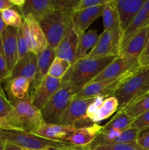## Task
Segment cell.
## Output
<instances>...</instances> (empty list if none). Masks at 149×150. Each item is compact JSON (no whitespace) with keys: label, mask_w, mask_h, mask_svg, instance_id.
Masks as SVG:
<instances>
[{"label":"cell","mask_w":149,"mask_h":150,"mask_svg":"<svg viewBox=\"0 0 149 150\" xmlns=\"http://www.w3.org/2000/svg\"><path fill=\"white\" fill-rule=\"evenodd\" d=\"M6 24L4 23V21H3L2 16H1V11H0V36H1V33L3 32V31L4 30V29L6 28Z\"/></svg>","instance_id":"cell-45"},{"label":"cell","mask_w":149,"mask_h":150,"mask_svg":"<svg viewBox=\"0 0 149 150\" xmlns=\"http://www.w3.org/2000/svg\"><path fill=\"white\" fill-rule=\"evenodd\" d=\"M61 83V79H55L46 75L34 91L33 95L31 96L33 105L38 109H42L53 95L58 91Z\"/></svg>","instance_id":"cell-14"},{"label":"cell","mask_w":149,"mask_h":150,"mask_svg":"<svg viewBox=\"0 0 149 150\" xmlns=\"http://www.w3.org/2000/svg\"><path fill=\"white\" fill-rule=\"evenodd\" d=\"M10 103L15 111L18 125L20 130L34 133L45 123L40 110L33 105L29 95L23 99L14 100Z\"/></svg>","instance_id":"cell-6"},{"label":"cell","mask_w":149,"mask_h":150,"mask_svg":"<svg viewBox=\"0 0 149 150\" xmlns=\"http://www.w3.org/2000/svg\"><path fill=\"white\" fill-rule=\"evenodd\" d=\"M21 27L29 51L37 55L48 46V42L43 31L37 21L32 16H23Z\"/></svg>","instance_id":"cell-9"},{"label":"cell","mask_w":149,"mask_h":150,"mask_svg":"<svg viewBox=\"0 0 149 150\" xmlns=\"http://www.w3.org/2000/svg\"><path fill=\"white\" fill-rule=\"evenodd\" d=\"M82 150H83V149H82Z\"/></svg>","instance_id":"cell-52"},{"label":"cell","mask_w":149,"mask_h":150,"mask_svg":"<svg viewBox=\"0 0 149 150\" xmlns=\"http://www.w3.org/2000/svg\"><path fill=\"white\" fill-rule=\"evenodd\" d=\"M74 149H76V148H74ZM46 150H71V149H56V148H50V149H48Z\"/></svg>","instance_id":"cell-48"},{"label":"cell","mask_w":149,"mask_h":150,"mask_svg":"<svg viewBox=\"0 0 149 150\" xmlns=\"http://www.w3.org/2000/svg\"><path fill=\"white\" fill-rule=\"evenodd\" d=\"M23 150H34V149H23Z\"/></svg>","instance_id":"cell-50"},{"label":"cell","mask_w":149,"mask_h":150,"mask_svg":"<svg viewBox=\"0 0 149 150\" xmlns=\"http://www.w3.org/2000/svg\"><path fill=\"white\" fill-rule=\"evenodd\" d=\"M93 98H74L72 100L60 120L59 125H72L76 128L93 124L86 117V111Z\"/></svg>","instance_id":"cell-7"},{"label":"cell","mask_w":149,"mask_h":150,"mask_svg":"<svg viewBox=\"0 0 149 150\" xmlns=\"http://www.w3.org/2000/svg\"><path fill=\"white\" fill-rule=\"evenodd\" d=\"M6 142L0 137V150H4V147H5Z\"/></svg>","instance_id":"cell-46"},{"label":"cell","mask_w":149,"mask_h":150,"mask_svg":"<svg viewBox=\"0 0 149 150\" xmlns=\"http://www.w3.org/2000/svg\"><path fill=\"white\" fill-rule=\"evenodd\" d=\"M123 110L134 120L141 114L149 111V93L134 100Z\"/></svg>","instance_id":"cell-30"},{"label":"cell","mask_w":149,"mask_h":150,"mask_svg":"<svg viewBox=\"0 0 149 150\" xmlns=\"http://www.w3.org/2000/svg\"><path fill=\"white\" fill-rule=\"evenodd\" d=\"M0 95H2L3 97H5V98H7V95H6L5 92H4V90L3 89L2 86H1V83H0Z\"/></svg>","instance_id":"cell-47"},{"label":"cell","mask_w":149,"mask_h":150,"mask_svg":"<svg viewBox=\"0 0 149 150\" xmlns=\"http://www.w3.org/2000/svg\"><path fill=\"white\" fill-rule=\"evenodd\" d=\"M17 43H18V60L22 58L24 55H26L29 52L28 45L23 35L22 27L18 28L17 35Z\"/></svg>","instance_id":"cell-37"},{"label":"cell","mask_w":149,"mask_h":150,"mask_svg":"<svg viewBox=\"0 0 149 150\" xmlns=\"http://www.w3.org/2000/svg\"><path fill=\"white\" fill-rule=\"evenodd\" d=\"M139 67L140 65L137 59L118 55L115 59L108 67H105L91 82H97L106 79L118 78L128 72L134 70Z\"/></svg>","instance_id":"cell-12"},{"label":"cell","mask_w":149,"mask_h":150,"mask_svg":"<svg viewBox=\"0 0 149 150\" xmlns=\"http://www.w3.org/2000/svg\"><path fill=\"white\" fill-rule=\"evenodd\" d=\"M131 127L135 128L140 133L149 130V111L134 119L131 123Z\"/></svg>","instance_id":"cell-35"},{"label":"cell","mask_w":149,"mask_h":150,"mask_svg":"<svg viewBox=\"0 0 149 150\" xmlns=\"http://www.w3.org/2000/svg\"><path fill=\"white\" fill-rule=\"evenodd\" d=\"M78 89L70 82H62L61 86L40 110L46 124L59 125L60 120L68 108Z\"/></svg>","instance_id":"cell-5"},{"label":"cell","mask_w":149,"mask_h":150,"mask_svg":"<svg viewBox=\"0 0 149 150\" xmlns=\"http://www.w3.org/2000/svg\"><path fill=\"white\" fill-rule=\"evenodd\" d=\"M104 4L94 6L81 11L72 13V21L73 29L75 31L78 39L86 32V29L91 25V23H93L98 18L102 16Z\"/></svg>","instance_id":"cell-15"},{"label":"cell","mask_w":149,"mask_h":150,"mask_svg":"<svg viewBox=\"0 0 149 150\" xmlns=\"http://www.w3.org/2000/svg\"><path fill=\"white\" fill-rule=\"evenodd\" d=\"M76 129L77 128L72 125L44 123L34 133L50 140L66 142V140L75 131Z\"/></svg>","instance_id":"cell-22"},{"label":"cell","mask_w":149,"mask_h":150,"mask_svg":"<svg viewBox=\"0 0 149 150\" xmlns=\"http://www.w3.org/2000/svg\"><path fill=\"white\" fill-rule=\"evenodd\" d=\"M140 132L133 127H129L123 132L119 131H100L96 138L91 142L90 144L88 145L83 149L86 150H91L93 148L102 145L116 144L131 143L137 142V138L140 134Z\"/></svg>","instance_id":"cell-11"},{"label":"cell","mask_w":149,"mask_h":150,"mask_svg":"<svg viewBox=\"0 0 149 150\" xmlns=\"http://www.w3.org/2000/svg\"><path fill=\"white\" fill-rule=\"evenodd\" d=\"M149 25V0H145L140 10L131 23L122 32L120 40L119 51L126 45L129 40L136 33ZM119 53V52H118Z\"/></svg>","instance_id":"cell-16"},{"label":"cell","mask_w":149,"mask_h":150,"mask_svg":"<svg viewBox=\"0 0 149 150\" xmlns=\"http://www.w3.org/2000/svg\"><path fill=\"white\" fill-rule=\"evenodd\" d=\"M1 16L6 26L19 28L23 23V17L21 15L13 8L7 9L1 11Z\"/></svg>","instance_id":"cell-33"},{"label":"cell","mask_w":149,"mask_h":150,"mask_svg":"<svg viewBox=\"0 0 149 150\" xmlns=\"http://www.w3.org/2000/svg\"><path fill=\"white\" fill-rule=\"evenodd\" d=\"M20 10L23 16H31L38 21L44 16L56 10L53 0H26Z\"/></svg>","instance_id":"cell-23"},{"label":"cell","mask_w":149,"mask_h":150,"mask_svg":"<svg viewBox=\"0 0 149 150\" xmlns=\"http://www.w3.org/2000/svg\"><path fill=\"white\" fill-rule=\"evenodd\" d=\"M73 150H82V148H80V147H78V148H77V149H73Z\"/></svg>","instance_id":"cell-49"},{"label":"cell","mask_w":149,"mask_h":150,"mask_svg":"<svg viewBox=\"0 0 149 150\" xmlns=\"http://www.w3.org/2000/svg\"><path fill=\"white\" fill-rule=\"evenodd\" d=\"M25 0H0V11H3L7 9L18 7L21 9Z\"/></svg>","instance_id":"cell-40"},{"label":"cell","mask_w":149,"mask_h":150,"mask_svg":"<svg viewBox=\"0 0 149 150\" xmlns=\"http://www.w3.org/2000/svg\"><path fill=\"white\" fill-rule=\"evenodd\" d=\"M77 148H78V147H77ZM76 149H77V148H76ZM71 150H73V149H71Z\"/></svg>","instance_id":"cell-51"},{"label":"cell","mask_w":149,"mask_h":150,"mask_svg":"<svg viewBox=\"0 0 149 150\" xmlns=\"http://www.w3.org/2000/svg\"><path fill=\"white\" fill-rule=\"evenodd\" d=\"M102 128V126L96 123L79 127L66 140V142L76 147L84 148L91 143L100 133Z\"/></svg>","instance_id":"cell-21"},{"label":"cell","mask_w":149,"mask_h":150,"mask_svg":"<svg viewBox=\"0 0 149 150\" xmlns=\"http://www.w3.org/2000/svg\"><path fill=\"white\" fill-rule=\"evenodd\" d=\"M134 119L131 118L124 110H118L117 113L108 123L102 126L101 131H119L123 132L131 127Z\"/></svg>","instance_id":"cell-28"},{"label":"cell","mask_w":149,"mask_h":150,"mask_svg":"<svg viewBox=\"0 0 149 150\" xmlns=\"http://www.w3.org/2000/svg\"><path fill=\"white\" fill-rule=\"evenodd\" d=\"M108 0H79L74 6H73L72 11V13L81 11L89 7H94L97 5H102L106 3Z\"/></svg>","instance_id":"cell-36"},{"label":"cell","mask_w":149,"mask_h":150,"mask_svg":"<svg viewBox=\"0 0 149 150\" xmlns=\"http://www.w3.org/2000/svg\"><path fill=\"white\" fill-rule=\"evenodd\" d=\"M0 137L6 143L17 145L25 149L46 150L50 148L72 149L77 148L67 142L50 140L35 133L20 130H0Z\"/></svg>","instance_id":"cell-4"},{"label":"cell","mask_w":149,"mask_h":150,"mask_svg":"<svg viewBox=\"0 0 149 150\" xmlns=\"http://www.w3.org/2000/svg\"><path fill=\"white\" fill-rule=\"evenodd\" d=\"M140 67H149V35L144 50L138 59Z\"/></svg>","instance_id":"cell-41"},{"label":"cell","mask_w":149,"mask_h":150,"mask_svg":"<svg viewBox=\"0 0 149 150\" xmlns=\"http://www.w3.org/2000/svg\"><path fill=\"white\" fill-rule=\"evenodd\" d=\"M105 99V97H96V98H94L93 100L91 102V103L90 105H89V106L88 107L87 111H86V117H87V118L89 119V120H90L92 122H93V119H94L95 116H96L99 107L101 106V105L102 104V103H103L104 100Z\"/></svg>","instance_id":"cell-38"},{"label":"cell","mask_w":149,"mask_h":150,"mask_svg":"<svg viewBox=\"0 0 149 150\" xmlns=\"http://www.w3.org/2000/svg\"><path fill=\"white\" fill-rule=\"evenodd\" d=\"M71 64L70 62L56 57L50 67L48 75L55 79H62Z\"/></svg>","instance_id":"cell-31"},{"label":"cell","mask_w":149,"mask_h":150,"mask_svg":"<svg viewBox=\"0 0 149 150\" xmlns=\"http://www.w3.org/2000/svg\"><path fill=\"white\" fill-rule=\"evenodd\" d=\"M10 73L7 67V62L5 57L2 52L1 47V42H0V83L4 81H7L10 79Z\"/></svg>","instance_id":"cell-39"},{"label":"cell","mask_w":149,"mask_h":150,"mask_svg":"<svg viewBox=\"0 0 149 150\" xmlns=\"http://www.w3.org/2000/svg\"><path fill=\"white\" fill-rule=\"evenodd\" d=\"M0 117L7 118L10 120L12 124L15 127L17 130H20L18 125L16 114L14 108L8 98L0 95Z\"/></svg>","instance_id":"cell-32"},{"label":"cell","mask_w":149,"mask_h":150,"mask_svg":"<svg viewBox=\"0 0 149 150\" xmlns=\"http://www.w3.org/2000/svg\"><path fill=\"white\" fill-rule=\"evenodd\" d=\"M147 93H149V67H139L129 75L112 96L118 100V110H122Z\"/></svg>","instance_id":"cell-2"},{"label":"cell","mask_w":149,"mask_h":150,"mask_svg":"<svg viewBox=\"0 0 149 150\" xmlns=\"http://www.w3.org/2000/svg\"><path fill=\"white\" fill-rule=\"evenodd\" d=\"M102 21L104 30H112L121 33L118 15L115 7V0H108L104 4L102 12Z\"/></svg>","instance_id":"cell-26"},{"label":"cell","mask_w":149,"mask_h":150,"mask_svg":"<svg viewBox=\"0 0 149 150\" xmlns=\"http://www.w3.org/2000/svg\"><path fill=\"white\" fill-rule=\"evenodd\" d=\"M72 10H56L38 21L50 47L55 49L62 38L72 29Z\"/></svg>","instance_id":"cell-3"},{"label":"cell","mask_w":149,"mask_h":150,"mask_svg":"<svg viewBox=\"0 0 149 150\" xmlns=\"http://www.w3.org/2000/svg\"><path fill=\"white\" fill-rule=\"evenodd\" d=\"M56 58L55 49L48 45V46L37 54V65L36 75L31 83L29 95L32 96L37 88L41 83L42 79L48 75V70L51 64Z\"/></svg>","instance_id":"cell-17"},{"label":"cell","mask_w":149,"mask_h":150,"mask_svg":"<svg viewBox=\"0 0 149 150\" xmlns=\"http://www.w3.org/2000/svg\"><path fill=\"white\" fill-rule=\"evenodd\" d=\"M98 38L99 35L96 29L89 30L85 32L78 39L77 51L73 62L80 59L85 58L89 53V50L91 51L96 43Z\"/></svg>","instance_id":"cell-27"},{"label":"cell","mask_w":149,"mask_h":150,"mask_svg":"<svg viewBox=\"0 0 149 150\" xmlns=\"http://www.w3.org/2000/svg\"><path fill=\"white\" fill-rule=\"evenodd\" d=\"M77 43L78 37L72 28L55 48L56 57L67 60L72 64L77 51Z\"/></svg>","instance_id":"cell-24"},{"label":"cell","mask_w":149,"mask_h":150,"mask_svg":"<svg viewBox=\"0 0 149 150\" xmlns=\"http://www.w3.org/2000/svg\"><path fill=\"white\" fill-rule=\"evenodd\" d=\"M121 33L112 30H104L93 48L85 58H102L108 56L118 55Z\"/></svg>","instance_id":"cell-10"},{"label":"cell","mask_w":149,"mask_h":150,"mask_svg":"<svg viewBox=\"0 0 149 150\" xmlns=\"http://www.w3.org/2000/svg\"><path fill=\"white\" fill-rule=\"evenodd\" d=\"M83 150H86L83 149ZM91 150H146L137 143V142L131 143L116 144L102 145L93 148Z\"/></svg>","instance_id":"cell-34"},{"label":"cell","mask_w":149,"mask_h":150,"mask_svg":"<svg viewBox=\"0 0 149 150\" xmlns=\"http://www.w3.org/2000/svg\"><path fill=\"white\" fill-rule=\"evenodd\" d=\"M117 56L94 59L83 58L77 60L71 64L61 81L62 82H70L79 91L90 83Z\"/></svg>","instance_id":"cell-1"},{"label":"cell","mask_w":149,"mask_h":150,"mask_svg":"<svg viewBox=\"0 0 149 150\" xmlns=\"http://www.w3.org/2000/svg\"><path fill=\"white\" fill-rule=\"evenodd\" d=\"M17 35L18 28L7 26L0 36L1 50L10 73L18 61Z\"/></svg>","instance_id":"cell-13"},{"label":"cell","mask_w":149,"mask_h":150,"mask_svg":"<svg viewBox=\"0 0 149 150\" xmlns=\"http://www.w3.org/2000/svg\"><path fill=\"white\" fill-rule=\"evenodd\" d=\"M145 1V0H115L121 32L129 25Z\"/></svg>","instance_id":"cell-18"},{"label":"cell","mask_w":149,"mask_h":150,"mask_svg":"<svg viewBox=\"0 0 149 150\" xmlns=\"http://www.w3.org/2000/svg\"><path fill=\"white\" fill-rule=\"evenodd\" d=\"M134 70L128 72L118 78L91 82L80 89L74 95V98H93L97 96H102L106 98L112 96L120 84Z\"/></svg>","instance_id":"cell-8"},{"label":"cell","mask_w":149,"mask_h":150,"mask_svg":"<svg viewBox=\"0 0 149 150\" xmlns=\"http://www.w3.org/2000/svg\"><path fill=\"white\" fill-rule=\"evenodd\" d=\"M137 143L144 149L149 150V130L140 133L137 139Z\"/></svg>","instance_id":"cell-42"},{"label":"cell","mask_w":149,"mask_h":150,"mask_svg":"<svg viewBox=\"0 0 149 150\" xmlns=\"http://www.w3.org/2000/svg\"><path fill=\"white\" fill-rule=\"evenodd\" d=\"M149 35V25L145 26L133 37L119 51L118 55L138 59L144 50Z\"/></svg>","instance_id":"cell-20"},{"label":"cell","mask_w":149,"mask_h":150,"mask_svg":"<svg viewBox=\"0 0 149 150\" xmlns=\"http://www.w3.org/2000/svg\"><path fill=\"white\" fill-rule=\"evenodd\" d=\"M118 100L115 97L110 96L106 98L99 107L93 122L99 124L103 120L110 117L115 111H118Z\"/></svg>","instance_id":"cell-29"},{"label":"cell","mask_w":149,"mask_h":150,"mask_svg":"<svg viewBox=\"0 0 149 150\" xmlns=\"http://www.w3.org/2000/svg\"><path fill=\"white\" fill-rule=\"evenodd\" d=\"M4 150H23V148L17 146V145L13 144L6 143L5 147Z\"/></svg>","instance_id":"cell-44"},{"label":"cell","mask_w":149,"mask_h":150,"mask_svg":"<svg viewBox=\"0 0 149 150\" xmlns=\"http://www.w3.org/2000/svg\"><path fill=\"white\" fill-rule=\"evenodd\" d=\"M0 130H17L7 118L0 117Z\"/></svg>","instance_id":"cell-43"},{"label":"cell","mask_w":149,"mask_h":150,"mask_svg":"<svg viewBox=\"0 0 149 150\" xmlns=\"http://www.w3.org/2000/svg\"><path fill=\"white\" fill-rule=\"evenodd\" d=\"M37 65V55L29 52L19 59L10 73L9 79L16 77H24L32 83L34 79Z\"/></svg>","instance_id":"cell-19"},{"label":"cell","mask_w":149,"mask_h":150,"mask_svg":"<svg viewBox=\"0 0 149 150\" xmlns=\"http://www.w3.org/2000/svg\"><path fill=\"white\" fill-rule=\"evenodd\" d=\"M7 93L9 96V101L14 100L23 99L29 95L31 82L24 77H16L14 79H8L7 81Z\"/></svg>","instance_id":"cell-25"}]
</instances>
